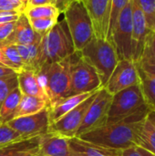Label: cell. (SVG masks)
Returning a JSON list of instances; mask_svg holds the SVG:
<instances>
[{"label":"cell","instance_id":"obj_1","mask_svg":"<svg viewBox=\"0 0 155 156\" xmlns=\"http://www.w3.org/2000/svg\"><path fill=\"white\" fill-rule=\"evenodd\" d=\"M147 115H138L115 123L106 124L78 138L100 146L117 150L137 146L142 125Z\"/></svg>","mask_w":155,"mask_h":156},{"label":"cell","instance_id":"obj_2","mask_svg":"<svg viewBox=\"0 0 155 156\" xmlns=\"http://www.w3.org/2000/svg\"><path fill=\"white\" fill-rule=\"evenodd\" d=\"M71 56L58 62L45 64L38 72L49 106L73 95L70 80Z\"/></svg>","mask_w":155,"mask_h":156},{"label":"cell","instance_id":"obj_3","mask_svg":"<svg viewBox=\"0 0 155 156\" xmlns=\"http://www.w3.org/2000/svg\"><path fill=\"white\" fill-rule=\"evenodd\" d=\"M39 64H50L63 60L76 51L65 20L58 22L49 31L42 36L39 45Z\"/></svg>","mask_w":155,"mask_h":156},{"label":"cell","instance_id":"obj_4","mask_svg":"<svg viewBox=\"0 0 155 156\" xmlns=\"http://www.w3.org/2000/svg\"><path fill=\"white\" fill-rule=\"evenodd\" d=\"M148 106L140 83L124 89L114 95L108 113L106 124L115 123L138 115H148Z\"/></svg>","mask_w":155,"mask_h":156},{"label":"cell","instance_id":"obj_5","mask_svg":"<svg viewBox=\"0 0 155 156\" xmlns=\"http://www.w3.org/2000/svg\"><path fill=\"white\" fill-rule=\"evenodd\" d=\"M79 53L94 68L100 80L101 87H104L119 61L113 45L107 39L94 37Z\"/></svg>","mask_w":155,"mask_h":156},{"label":"cell","instance_id":"obj_6","mask_svg":"<svg viewBox=\"0 0 155 156\" xmlns=\"http://www.w3.org/2000/svg\"><path fill=\"white\" fill-rule=\"evenodd\" d=\"M63 14L75 51L79 52L94 37L90 15L81 0H73Z\"/></svg>","mask_w":155,"mask_h":156},{"label":"cell","instance_id":"obj_7","mask_svg":"<svg viewBox=\"0 0 155 156\" xmlns=\"http://www.w3.org/2000/svg\"><path fill=\"white\" fill-rule=\"evenodd\" d=\"M110 43L116 50L118 59H132V2L121 12L113 28Z\"/></svg>","mask_w":155,"mask_h":156},{"label":"cell","instance_id":"obj_8","mask_svg":"<svg viewBox=\"0 0 155 156\" xmlns=\"http://www.w3.org/2000/svg\"><path fill=\"white\" fill-rule=\"evenodd\" d=\"M71 56L70 61V80L71 92L73 95L87 93L97 90L101 88L100 80L98 73L88 62H86L79 55L75 52Z\"/></svg>","mask_w":155,"mask_h":156},{"label":"cell","instance_id":"obj_9","mask_svg":"<svg viewBox=\"0 0 155 156\" xmlns=\"http://www.w3.org/2000/svg\"><path fill=\"white\" fill-rule=\"evenodd\" d=\"M112 95L109 93L105 88L101 87L91 102L75 137H79L82 134L106 125Z\"/></svg>","mask_w":155,"mask_h":156},{"label":"cell","instance_id":"obj_10","mask_svg":"<svg viewBox=\"0 0 155 156\" xmlns=\"http://www.w3.org/2000/svg\"><path fill=\"white\" fill-rule=\"evenodd\" d=\"M98 90L88 99H86L84 101L79 103L77 107L60 117L58 120L50 123L48 127V133L58 134L69 139L75 137L91 102L96 97Z\"/></svg>","mask_w":155,"mask_h":156},{"label":"cell","instance_id":"obj_11","mask_svg":"<svg viewBox=\"0 0 155 156\" xmlns=\"http://www.w3.org/2000/svg\"><path fill=\"white\" fill-rule=\"evenodd\" d=\"M6 124L24 136L26 139L38 137L48 133L49 127V106L42 111L26 116L15 118Z\"/></svg>","mask_w":155,"mask_h":156},{"label":"cell","instance_id":"obj_12","mask_svg":"<svg viewBox=\"0 0 155 156\" xmlns=\"http://www.w3.org/2000/svg\"><path fill=\"white\" fill-rule=\"evenodd\" d=\"M140 83L137 65L131 59H121L118 61L106 85V90L114 95L115 93Z\"/></svg>","mask_w":155,"mask_h":156},{"label":"cell","instance_id":"obj_13","mask_svg":"<svg viewBox=\"0 0 155 156\" xmlns=\"http://www.w3.org/2000/svg\"><path fill=\"white\" fill-rule=\"evenodd\" d=\"M91 19L94 37L106 39L109 30L111 0H81Z\"/></svg>","mask_w":155,"mask_h":156},{"label":"cell","instance_id":"obj_14","mask_svg":"<svg viewBox=\"0 0 155 156\" xmlns=\"http://www.w3.org/2000/svg\"><path fill=\"white\" fill-rule=\"evenodd\" d=\"M132 15V59L137 62L143 52L145 39L149 32L145 15L138 0H131Z\"/></svg>","mask_w":155,"mask_h":156},{"label":"cell","instance_id":"obj_15","mask_svg":"<svg viewBox=\"0 0 155 156\" xmlns=\"http://www.w3.org/2000/svg\"><path fill=\"white\" fill-rule=\"evenodd\" d=\"M69 140L51 133L38 136L37 156H74Z\"/></svg>","mask_w":155,"mask_h":156},{"label":"cell","instance_id":"obj_16","mask_svg":"<svg viewBox=\"0 0 155 156\" xmlns=\"http://www.w3.org/2000/svg\"><path fill=\"white\" fill-rule=\"evenodd\" d=\"M17 81L18 88L22 94L40 98L49 103L37 72L22 69L17 73Z\"/></svg>","mask_w":155,"mask_h":156},{"label":"cell","instance_id":"obj_17","mask_svg":"<svg viewBox=\"0 0 155 156\" xmlns=\"http://www.w3.org/2000/svg\"><path fill=\"white\" fill-rule=\"evenodd\" d=\"M70 149L74 156H121L122 150L100 146L78 137L69 140Z\"/></svg>","mask_w":155,"mask_h":156},{"label":"cell","instance_id":"obj_18","mask_svg":"<svg viewBox=\"0 0 155 156\" xmlns=\"http://www.w3.org/2000/svg\"><path fill=\"white\" fill-rule=\"evenodd\" d=\"M36 37L37 33L33 30L29 18L22 12L15 23L11 35L3 42L14 45H28L35 40Z\"/></svg>","mask_w":155,"mask_h":156},{"label":"cell","instance_id":"obj_19","mask_svg":"<svg viewBox=\"0 0 155 156\" xmlns=\"http://www.w3.org/2000/svg\"><path fill=\"white\" fill-rule=\"evenodd\" d=\"M42 36L43 35L37 33V37L31 44L16 45L18 53L21 57V59L23 61V65H24L23 69L33 70L37 73L39 72L41 69L39 64V58H40L39 45Z\"/></svg>","mask_w":155,"mask_h":156},{"label":"cell","instance_id":"obj_20","mask_svg":"<svg viewBox=\"0 0 155 156\" xmlns=\"http://www.w3.org/2000/svg\"><path fill=\"white\" fill-rule=\"evenodd\" d=\"M97 90L87 92V93L75 94V95H72V96H69L68 98L61 100L60 101L55 103L52 106H49V122L52 123L56 122L57 120H58L60 117H62L67 112H69V111L77 107L79 103L84 101L86 99H88Z\"/></svg>","mask_w":155,"mask_h":156},{"label":"cell","instance_id":"obj_21","mask_svg":"<svg viewBox=\"0 0 155 156\" xmlns=\"http://www.w3.org/2000/svg\"><path fill=\"white\" fill-rule=\"evenodd\" d=\"M38 137L24 140L0 148V156H37Z\"/></svg>","mask_w":155,"mask_h":156},{"label":"cell","instance_id":"obj_22","mask_svg":"<svg viewBox=\"0 0 155 156\" xmlns=\"http://www.w3.org/2000/svg\"><path fill=\"white\" fill-rule=\"evenodd\" d=\"M48 106H49V103L40 98L22 94L18 107L14 114L13 119L35 114Z\"/></svg>","mask_w":155,"mask_h":156},{"label":"cell","instance_id":"obj_23","mask_svg":"<svg viewBox=\"0 0 155 156\" xmlns=\"http://www.w3.org/2000/svg\"><path fill=\"white\" fill-rule=\"evenodd\" d=\"M22 93L19 88L14 89L4 100L0 106V122L6 123L13 120L14 114L18 107Z\"/></svg>","mask_w":155,"mask_h":156},{"label":"cell","instance_id":"obj_24","mask_svg":"<svg viewBox=\"0 0 155 156\" xmlns=\"http://www.w3.org/2000/svg\"><path fill=\"white\" fill-rule=\"evenodd\" d=\"M137 146L155 154V127L150 122L147 117L143 122Z\"/></svg>","mask_w":155,"mask_h":156},{"label":"cell","instance_id":"obj_25","mask_svg":"<svg viewBox=\"0 0 155 156\" xmlns=\"http://www.w3.org/2000/svg\"><path fill=\"white\" fill-rule=\"evenodd\" d=\"M140 77V85L144 99L151 110H155V77L148 75L141 70L138 67Z\"/></svg>","mask_w":155,"mask_h":156},{"label":"cell","instance_id":"obj_26","mask_svg":"<svg viewBox=\"0 0 155 156\" xmlns=\"http://www.w3.org/2000/svg\"><path fill=\"white\" fill-rule=\"evenodd\" d=\"M0 48H2L5 58L9 64V68L16 73L20 72L24 69V65L16 45L0 41Z\"/></svg>","mask_w":155,"mask_h":156},{"label":"cell","instance_id":"obj_27","mask_svg":"<svg viewBox=\"0 0 155 156\" xmlns=\"http://www.w3.org/2000/svg\"><path fill=\"white\" fill-rule=\"evenodd\" d=\"M24 13L29 19L41 18V17H53L58 19V16L60 15L57 7L52 4H46L37 6L26 7L24 10Z\"/></svg>","mask_w":155,"mask_h":156},{"label":"cell","instance_id":"obj_28","mask_svg":"<svg viewBox=\"0 0 155 156\" xmlns=\"http://www.w3.org/2000/svg\"><path fill=\"white\" fill-rule=\"evenodd\" d=\"M24 140L28 139H26L20 133L10 128L6 123L0 122V148Z\"/></svg>","mask_w":155,"mask_h":156},{"label":"cell","instance_id":"obj_29","mask_svg":"<svg viewBox=\"0 0 155 156\" xmlns=\"http://www.w3.org/2000/svg\"><path fill=\"white\" fill-rule=\"evenodd\" d=\"M130 0H111V15H110V23H109V30L107 35V40L110 42L111 37L117 22V19L123 10V8L127 5Z\"/></svg>","mask_w":155,"mask_h":156},{"label":"cell","instance_id":"obj_30","mask_svg":"<svg viewBox=\"0 0 155 156\" xmlns=\"http://www.w3.org/2000/svg\"><path fill=\"white\" fill-rule=\"evenodd\" d=\"M30 25L33 30L40 35L46 34L58 22V19L53 17H41V18H31L29 19Z\"/></svg>","mask_w":155,"mask_h":156},{"label":"cell","instance_id":"obj_31","mask_svg":"<svg viewBox=\"0 0 155 156\" xmlns=\"http://www.w3.org/2000/svg\"><path fill=\"white\" fill-rule=\"evenodd\" d=\"M18 87L17 73L15 75L0 78V106L6 96L16 88Z\"/></svg>","mask_w":155,"mask_h":156},{"label":"cell","instance_id":"obj_32","mask_svg":"<svg viewBox=\"0 0 155 156\" xmlns=\"http://www.w3.org/2000/svg\"><path fill=\"white\" fill-rule=\"evenodd\" d=\"M146 18L149 30H155V0H138Z\"/></svg>","mask_w":155,"mask_h":156},{"label":"cell","instance_id":"obj_33","mask_svg":"<svg viewBox=\"0 0 155 156\" xmlns=\"http://www.w3.org/2000/svg\"><path fill=\"white\" fill-rule=\"evenodd\" d=\"M135 63L137 67L144 73L155 77V58H153L146 50H143L141 58Z\"/></svg>","mask_w":155,"mask_h":156},{"label":"cell","instance_id":"obj_34","mask_svg":"<svg viewBox=\"0 0 155 156\" xmlns=\"http://www.w3.org/2000/svg\"><path fill=\"white\" fill-rule=\"evenodd\" d=\"M143 50H146L153 58H155V30H149L145 39V46Z\"/></svg>","mask_w":155,"mask_h":156},{"label":"cell","instance_id":"obj_35","mask_svg":"<svg viewBox=\"0 0 155 156\" xmlns=\"http://www.w3.org/2000/svg\"><path fill=\"white\" fill-rule=\"evenodd\" d=\"M22 12L19 11H4V12H0V25H4L6 23H10V22H16L20 14Z\"/></svg>","mask_w":155,"mask_h":156},{"label":"cell","instance_id":"obj_36","mask_svg":"<svg viewBox=\"0 0 155 156\" xmlns=\"http://www.w3.org/2000/svg\"><path fill=\"white\" fill-rule=\"evenodd\" d=\"M16 22H10L4 25H0V41L5 40L12 33Z\"/></svg>","mask_w":155,"mask_h":156},{"label":"cell","instance_id":"obj_37","mask_svg":"<svg viewBox=\"0 0 155 156\" xmlns=\"http://www.w3.org/2000/svg\"><path fill=\"white\" fill-rule=\"evenodd\" d=\"M73 0H49L50 4L55 5L57 7V9L59 11L60 14L64 13V11L67 9V7L69 5V4Z\"/></svg>","mask_w":155,"mask_h":156},{"label":"cell","instance_id":"obj_38","mask_svg":"<svg viewBox=\"0 0 155 156\" xmlns=\"http://www.w3.org/2000/svg\"><path fill=\"white\" fill-rule=\"evenodd\" d=\"M19 11V9L9 0H0V12L4 11ZM20 12V11H19Z\"/></svg>","mask_w":155,"mask_h":156},{"label":"cell","instance_id":"obj_39","mask_svg":"<svg viewBox=\"0 0 155 156\" xmlns=\"http://www.w3.org/2000/svg\"><path fill=\"white\" fill-rule=\"evenodd\" d=\"M121 156H143L141 154V153L138 150V147L136 145L134 146H131L129 148L123 149L122 150Z\"/></svg>","mask_w":155,"mask_h":156},{"label":"cell","instance_id":"obj_40","mask_svg":"<svg viewBox=\"0 0 155 156\" xmlns=\"http://www.w3.org/2000/svg\"><path fill=\"white\" fill-rule=\"evenodd\" d=\"M46 4H50L49 0H28L27 1V5H26V7L37 6V5H46Z\"/></svg>","mask_w":155,"mask_h":156},{"label":"cell","instance_id":"obj_41","mask_svg":"<svg viewBox=\"0 0 155 156\" xmlns=\"http://www.w3.org/2000/svg\"><path fill=\"white\" fill-rule=\"evenodd\" d=\"M15 74H16V72L14 71L13 69L0 66V78L7 77V76H11V75H15Z\"/></svg>","mask_w":155,"mask_h":156},{"label":"cell","instance_id":"obj_42","mask_svg":"<svg viewBox=\"0 0 155 156\" xmlns=\"http://www.w3.org/2000/svg\"><path fill=\"white\" fill-rule=\"evenodd\" d=\"M0 66L10 69V68H9V64H8V62L6 61V59H5V55H4V53H3L1 48H0ZM14 71H15V70H14Z\"/></svg>","mask_w":155,"mask_h":156},{"label":"cell","instance_id":"obj_43","mask_svg":"<svg viewBox=\"0 0 155 156\" xmlns=\"http://www.w3.org/2000/svg\"><path fill=\"white\" fill-rule=\"evenodd\" d=\"M147 119L150 121V122L155 127V110L150 111V112L147 115Z\"/></svg>","mask_w":155,"mask_h":156},{"label":"cell","instance_id":"obj_44","mask_svg":"<svg viewBox=\"0 0 155 156\" xmlns=\"http://www.w3.org/2000/svg\"><path fill=\"white\" fill-rule=\"evenodd\" d=\"M9 1L12 2L19 9L20 12H24V7H23V5H22V3H21L20 0H9Z\"/></svg>","mask_w":155,"mask_h":156},{"label":"cell","instance_id":"obj_45","mask_svg":"<svg viewBox=\"0 0 155 156\" xmlns=\"http://www.w3.org/2000/svg\"><path fill=\"white\" fill-rule=\"evenodd\" d=\"M137 147H138V146H137ZM138 150H139V152L141 153V154L143 156H155V154L150 153V152H148L147 150H145V149H143V148L138 147Z\"/></svg>","mask_w":155,"mask_h":156},{"label":"cell","instance_id":"obj_46","mask_svg":"<svg viewBox=\"0 0 155 156\" xmlns=\"http://www.w3.org/2000/svg\"><path fill=\"white\" fill-rule=\"evenodd\" d=\"M20 1H21V3H22V5H23L24 10H25V8L26 7V5H27V1H28V0H20Z\"/></svg>","mask_w":155,"mask_h":156}]
</instances>
